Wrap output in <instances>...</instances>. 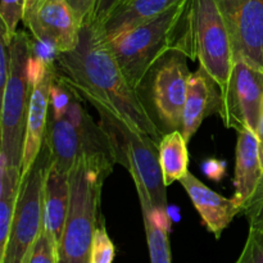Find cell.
Here are the masks:
<instances>
[{
	"instance_id": "obj_1",
	"label": "cell",
	"mask_w": 263,
	"mask_h": 263,
	"mask_svg": "<svg viewBox=\"0 0 263 263\" xmlns=\"http://www.w3.org/2000/svg\"><path fill=\"white\" fill-rule=\"evenodd\" d=\"M54 63L62 77L80 95L98 99L159 144L163 135L158 123L140 92L125 76L97 26H82L77 48L55 53Z\"/></svg>"
},
{
	"instance_id": "obj_2",
	"label": "cell",
	"mask_w": 263,
	"mask_h": 263,
	"mask_svg": "<svg viewBox=\"0 0 263 263\" xmlns=\"http://www.w3.org/2000/svg\"><path fill=\"white\" fill-rule=\"evenodd\" d=\"M116 162L105 154H84L69 172V207L58 263H89L104 181Z\"/></svg>"
},
{
	"instance_id": "obj_3",
	"label": "cell",
	"mask_w": 263,
	"mask_h": 263,
	"mask_svg": "<svg viewBox=\"0 0 263 263\" xmlns=\"http://www.w3.org/2000/svg\"><path fill=\"white\" fill-rule=\"evenodd\" d=\"M174 50L197 59L220 90L226 86L234 51L217 0H187L175 31Z\"/></svg>"
},
{
	"instance_id": "obj_4",
	"label": "cell",
	"mask_w": 263,
	"mask_h": 263,
	"mask_svg": "<svg viewBox=\"0 0 263 263\" xmlns=\"http://www.w3.org/2000/svg\"><path fill=\"white\" fill-rule=\"evenodd\" d=\"M82 97V95H81ZM90 102L99 115V125L109 141L116 163L130 172L134 181H139L148 192L152 203L166 211V185L162 176L158 157V143L134 127L121 116L92 97H82Z\"/></svg>"
},
{
	"instance_id": "obj_5",
	"label": "cell",
	"mask_w": 263,
	"mask_h": 263,
	"mask_svg": "<svg viewBox=\"0 0 263 263\" xmlns=\"http://www.w3.org/2000/svg\"><path fill=\"white\" fill-rule=\"evenodd\" d=\"M32 40L26 31H17L10 41V71L7 85L2 91V120H0V154L8 166L22 167L26 122L32 91L31 58Z\"/></svg>"
},
{
	"instance_id": "obj_6",
	"label": "cell",
	"mask_w": 263,
	"mask_h": 263,
	"mask_svg": "<svg viewBox=\"0 0 263 263\" xmlns=\"http://www.w3.org/2000/svg\"><path fill=\"white\" fill-rule=\"evenodd\" d=\"M186 3L187 0H181L158 17L116 37L104 39L125 76L138 91L157 61L174 50L175 31Z\"/></svg>"
},
{
	"instance_id": "obj_7",
	"label": "cell",
	"mask_w": 263,
	"mask_h": 263,
	"mask_svg": "<svg viewBox=\"0 0 263 263\" xmlns=\"http://www.w3.org/2000/svg\"><path fill=\"white\" fill-rule=\"evenodd\" d=\"M50 166V148L44 139L35 163L21 184L7 248L3 257H0V263H26L36 240L43 233L44 193Z\"/></svg>"
},
{
	"instance_id": "obj_8",
	"label": "cell",
	"mask_w": 263,
	"mask_h": 263,
	"mask_svg": "<svg viewBox=\"0 0 263 263\" xmlns=\"http://www.w3.org/2000/svg\"><path fill=\"white\" fill-rule=\"evenodd\" d=\"M186 59L182 51L170 50L146 74L151 107L157 121L170 131L181 130L182 112L192 76Z\"/></svg>"
},
{
	"instance_id": "obj_9",
	"label": "cell",
	"mask_w": 263,
	"mask_h": 263,
	"mask_svg": "<svg viewBox=\"0 0 263 263\" xmlns=\"http://www.w3.org/2000/svg\"><path fill=\"white\" fill-rule=\"evenodd\" d=\"M263 109V71L240 57H234L233 69L220 90V109L223 125L239 131L249 128L257 134Z\"/></svg>"
},
{
	"instance_id": "obj_10",
	"label": "cell",
	"mask_w": 263,
	"mask_h": 263,
	"mask_svg": "<svg viewBox=\"0 0 263 263\" xmlns=\"http://www.w3.org/2000/svg\"><path fill=\"white\" fill-rule=\"evenodd\" d=\"M22 22L33 39L55 53H67L79 45L82 23L67 0H35Z\"/></svg>"
},
{
	"instance_id": "obj_11",
	"label": "cell",
	"mask_w": 263,
	"mask_h": 263,
	"mask_svg": "<svg viewBox=\"0 0 263 263\" xmlns=\"http://www.w3.org/2000/svg\"><path fill=\"white\" fill-rule=\"evenodd\" d=\"M55 73L57 66L53 61L40 58L33 53L31 58L32 91L28 104L22 167H21L22 180L30 172L44 144L49 118L50 90Z\"/></svg>"
},
{
	"instance_id": "obj_12",
	"label": "cell",
	"mask_w": 263,
	"mask_h": 263,
	"mask_svg": "<svg viewBox=\"0 0 263 263\" xmlns=\"http://www.w3.org/2000/svg\"><path fill=\"white\" fill-rule=\"evenodd\" d=\"M234 57L263 71V0H217Z\"/></svg>"
},
{
	"instance_id": "obj_13",
	"label": "cell",
	"mask_w": 263,
	"mask_h": 263,
	"mask_svg": "<svg viewBox=\"0 0 263 263\" xmlns=\"http://www.w3.org/2000/svg\"><path fill=\"white\" fill-rule=\"evenodd\" d=\"M180 184L192 199L205 228L216 239H220L235 216L241 213V210L233 198H225L210 189L190 172L180 180Z\"/></svg>"
},
{
	"instance_id": "obj_14",
	"label": "cell",
	"mask_w": 263,
	"mask_h": 263,
	"mask_svg": "<svg viewBox=\"0 0 263 263\" xmlns=\"http://www.w3.org/2000/svg\"><path fill=\"white\" fill-rule=\"evenodd\" d=\"M215 85L217 84L202 67L190 76L180 130L187 143L199 130L203 120L212 110L218 112L220 109V97L216 94Z\"/></svg>"
},
{
	"instance_id": "obj_15",
	"label": "cell",
	"mask_w": 263,
	"mask_h": 263,
	"mask_svg": "<svg viewBox=\"0 0 263 263\" xmlns=\"http://www.w3.org/2000/svg\"><path fill=\"white\" fill-rule=\"evenodd\" d=\"M263 175V167L259 157L258 139L256 133L249 128L238 133L235 149V175H234L233 199L239 208L249 199Z\"/></svg>"
},
{
	"instance_id": "obj_16",
	"label": "cell",
	"mask_w": 263,
	"mask_h": 263,
	"mask_svg": "<svg viewBox=\"0 0 263 263\" xmlns=\"http://www.w3.org/2000/svg\"><path fill=\"white\" fill-rule=\"evenodd\" d=\"M69 207V174L51 164L44 193V229L59 252Z\"/></svg>"
},
{
	"instance_id": "obj_17",
	"label": "cell",
	"mask_w": 263,
	"mask_h": 263,
	"mask_svg": "<svg viewBox=\"0 0 263 263\" xmlns=\"http://www.w3.org/2000/svg\"><path fill=\"white\" fill-rule=\"evenodd\" d=\"M45 140L50 148L51 164L64 174H69L77 159L85 154L81 135L66 116L54 117L49 113Z\"/></svg>"
},
{
	"instance_id": "obj_18",
	"label": "cell",
	"mask_w": 263,
	"mask_h": 263,
	"mask_svg": "<svg viewBox=\"0 0 263 263\" xmlns=\"http://www.w3.org/2000/svg\"><path fill=\"white\" fill-rule=\"evenodd\" d=\"M181 0H130L118 5L98 30L104 39H112L141 23L158 17Z\"/></svg>"
},
{
	"instance_id": "obj_19",
	"label": "cell",
	"mask_w": 263,
	"mask_h": 263,
	"mask_svg": "<svg viewBox=\"0 0 263 263\" xmlns=\"http://www.w3.org/2000/svg\"><path fill=\"white\" fill-rule=\"evenodd\" d=\"M134 184L143 213L151 263H172L168 238L170 221L167 211L159 210L152 203L148 192L140 182L134 181Z\"/></svg>"
},
{
	"instance_id": "obj_20",
	"label": "cell",
	"mask_w": 263,
	"mask_h": 263,
	"mask_svg": "<svg viewBox=\"0 0 263 263\" xmlns=\"http://www.w3.org/2000/svg\"><path fill=\"white\" fill-rule=\"evenodd\" d=\"M22 174L17 167L8 166L0 154V257L5 253L13 217L20 197Z\"/></svg>"
},
{
	"instance_id": "obj_21",
	"label": "cell",
	"mask_w": 263,
	"mask_h": 263,
	"mask_svg": "<svg viewBox=\"0 0 263 263\" xmlns=\"http://www.w3.org/2000/svg\"><path fill=\"white\" fill-rule=\"evenodd\" d=\"M158 157L166 186L180 181L189 172L187 141L180 130L170 131L158 144Z\"/></svg>"
},
{
	"instance_id": "obj_22",
	"label": "cell",
	"mask_w": 263,
	"mask_h": 263,
	"mask_svg": "<svg viewBox=\"0 0 263 263\" xmlns=\"http://www.w3.org/2000/svg\"><path fill=\"white\" fill-rule=\"evenodd\" d=\"M35 3V0H2L0 4V21L2 30L0 36L10 43L13 36L17 32L18 23L23 21L28 8Z\"/></svg>"
},
{
	"instance_id": "obj_23",
	"label": "cell",
	"mask_w": 263,
	"mask_h": 263,
	"mask_svg": "<svg viewBox=\"0 0 263 263\" xmlns=\"http://www.w3.org/2000/svg\"><path fill=\"white\" fill-rule=\"evenodd\" d=\"M115 254V244L108 235L104 221H102L98 226L97 231H95L91 251H90L89 263H113Z\"/></svg>"
},
{
	"instance_id": "obj_24",
	"label": "cell",
	"mask_w": 263,
	"mask_h": 263,
	"mask_svg": "<svg viewBox=\"0 0 263 263\" xmlns=\"http://www.w3.org/2000/svg\"><path fill=\"white\" fill-rule=\"evenodd\" d=\"M235 263H263V225L249 226L246 244Z\"/></svg>"
},
{
	"instance_id": "obj_25",
	"label": "cell",
	"mask_w": 263,
	"mask_h": 263,
	"mask_svg": "<svg viewBox=\"0 0 263 263\" xmlns=\"http://www.w3.org/2000/svg\"><path fill=\"white\" fill-rule=\"evenodd\" d=\"M26 263H58V251L45 229L36 240Z\"/></svg>"
},
{
	"instance_id": "obj_26",
	"label": "cell",
	"mask_w": 263,
	"mask_h": 263,
	"mask_svg": "<svg viewBox=\"0 0 263 263\" xmlns=\"http://www.w3.org/2000/svg\"><path fill=\"white\" fill-rule=\"evenodd\" d=\"M241 213L248 220L249 226L263 225V175L253 194L244 203Z\"/></svg>"
},
{
	"instance_id": "obj_27",
	"label": "cell",
	"mask_w": 263,
	"mask_h": 263,
	"mask_svg": "<svg viewBox=\"0 0 263 263\" xmlns=\"http://www.w3.org/2000/svg\"><path fill=\"white\" fill-rule=\"evenodd\" d=\"M10 43L0 36V90H4L10 71Z\"/></svg>"
},
{
	"instance_id": "obj_28",
	"label": "cell",
	"mask_w": 263,
	"mask_h": 263,
	"mask_svg": "<svg viewBox=\"0 0 263 263\" xmlns=\"http://www.w3.org/2000/svg\"><path fill=\"white\" fill-rule=\"evenodd\" d=\"M76 12L77 17L81 21L82 26L91 22L98 0H67Z\"/></svg>"
},
{
	"instance_id": "obj_29",
	"label": "cell",
	"mask_w": 263,
	"mask_h": 263,
	"mask_svg": "<svg viewBox=\"0 0 263 263\" xmlns=\"http://www.w3.org/2000/svg\"><path fill=\"white\" fill-rule=\"evenodd\" d=\"M120 0H98L97 7H95L94 14H92L91 22L92 25H95L97 27L104 23V21L109 17L110 13L115 10V8L118 5Z\"/></svg>"
},
{
	"instance_id": "obj_30",
	"label": "cell",
	"mask_w": 263,
	"mask_h": 263,
	"mask_svg": "<svg viewBox=\"0 0 263 263\" xmlns=\"http://www.w3.org/2000/svg\"><path fill=\"white\" fill-rule=\"evenodd\" d=\"M257 139H258V146H259V157H261V163L263 167V109L261 115V120H259L258 130H257Z\"/></svg>"
},
{
	"instance_id": "obj_31",
	"label": "cell",
	"mask_w": 263,
	"mask_h": 263,
	"mask_svg": "<svg viewBox=\"0 0 263 263\" xmlns=\"http://www.w3.org/2000/svg\"><path fill=\"white\" fill-rule=\"evenodd\" d=\"M127 2H130V0H120V2H118V5H123V4H126ZM118 5H117V7H118ZM117 7H116V8H117ZM116 8H115V9H116Z\"/></svg>"
}]
</instances>
